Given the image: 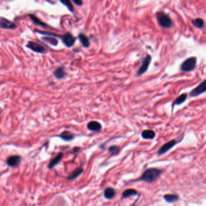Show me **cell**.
Returning a JSON list of instances; mask_svg holds the SVG:
<instances>
[{"label":"cell","mask_w":206,"mask_h":206,"mask_svg":"<svg viewBox=\"0 0 206 206\" xmlns=\"http://www.w3.org/2000/svg\"><path fill=\"white\" fill-rule=\"evenodd\" d=\"M162 173V171L161 169L149 168L143 173L139 180L148 183H152L157 180Z\"/></svg>","instance_id":"6da1fadb"},{"label":"cell","mask_w":206,"mask_h":206,"mask_svg":"<svg viewBox=\"0 0 206 206\" xmlns=\"http://www.w3.org/2000/svg\"><path fill=\"white\" fill-rule=\"evenodd\" d=\"M157 19L158 24L165 28H170L172 26V20L167 15L163 12L157 13Z\"/></svg>","instance_id":"7a4b0ae2"},{"label":"cell","mask_w":206,"mask_h":206,"mask_svg":"<svg viewBox=\"0 0 206 206\" xmlns=\"http://www.w3.org/2000/svg\"><path fill=\"white\" fill-rule=\"evenodd\" d=\"M196 66V58L192 57L188 58L183 62L180 67V70L185 72H189L193 71Z\"/></svg>","instance_id":"3957f363"},{"label":"cell","mask_w":206,"mask_h":206,"mask_svg":"<svg viewBox=\"0 0 206 206\" xmlns=\"http://www.w3.org/2000/svg\"><path fill=\"white\" fill-rule=\"evenodd\" d=\"M205 92H206V80H204L203 82L193 89L190 93V97H194L198 96Z\"/></svg>","instance_id":"277c9868"},{"label":"cell","mask_w":206,"mask_h":206,"mask_svg":"<svg viewBox=\"0 0 206 206\" xmlns=\"http://www.w3.org/2000/svg\"><path fill=\"white\" fill-rule=\"evenodd\" d=\"M176 141L175 140H172L166 143L165 144H164L158 149L157 152V154L158 155H162L165 154L166 152L169 151L170 149H171L175 145H176Z\"/></svg>","instance_id":"5b68a950"},{"label":"cell","mask_w":206,"mask_h":206,"mask_svg":"<svg viewBox=\"0 0 206 206\" xmlns=\"http://www.w3.org/2000/svg\"><path fill=\"white\" fill-rule=\"evenodd\" d=\"M150 61H151V57L149 55H148L146 58H144L141 67H140V68L137 71V76H141L146 72L150 65Z\"/></svg>","instance_id":"8992f818"},{"label":"cell","mask_w":206,"mask_h":206,"mask_svg":"<svg viewBox=\"0 0 206 206\" xmlns=\"http://www.w3.org/2000/svg\"><path fill=\"white\" fill-rule=\"evenodd\" d=\"M21 157L20 155H12L8 157L6 160V163L8 166L11 167H15L19 166L21 162Z\"/></svg>","instance_id":"52a82bcc"},{"label":"cell","mask_w":206,"mask_h":206,"mask_svg":"<svg viewBox=\"0 0 206 206\" xmlns=\"http://www.w3.org/2000/svg\"><path fill=\"white\" fill-rule=\"evenodd\" d=\"M27 47L37 53H44L46 51V49H45V48L42 46L41 45L32 41H30L27 43Z\"/></svg>","instance_id":"ba28073f"},{"label":"cell","mask_w":206,"mask_h":206,"mask_svg":"<svg viewBox=\"0 0 206 206\" xmlns=\"http://www.w3.org/2000/svg\"><path fill=\"white\" fill-rule=\"evenodd\" d=\"M75 38L70 33H66L62 37V41L68 47H72L75 42Z\"/></svg>","instance_id":"9c48e42d"},{"label":"cell","mask_w":206,"mask_h":206,"mask_svg":"<svg viewBox=\"0 0 206 206\" xmlns=\"http://www.w3.org/2000/svg\"><path fill=\"white\" fill-rule=\"evenodd\" d=\"M0 26L1 28L5 29H14L16 27L15 24L8 20L1 17L0 18Z\"/></svg>","instance_id":"30bf717a"},{"label":"cell","mask_w":206,"mask_h":206,"mask_svg":"<svg viewBox=\"0 0 206 206\" xmlns=\"http://www.w3.org/2000/svg\"><path fill=\"white\" fill-rule=\"evenodd\" d=\"M102 124L98 122L91 121L87 124V128L93 132H98L102 129Z\"/></svg>","instance_id":"8fae6325"},{"label":"cell","mask_w":206,"mask_h":206,"mask_svg":"<svg viewBox=\"0 0 206 206\" xmlns=\"http://www.w3.org/2000/svg\"><path fill=\"white\" fill-rule=\"evenodd\" d=\"M56 137L60 138L61 139H62L64 141H69L73 140L75 138L76 136L74 134H72L69 131H64V132H62V133H60V134H59V135L56 136Z\"/></svg>","instance_id":"7c38bea8"},{"label":"cell","mask_w":206,"mask_h":206,"mask_svg":"<svg viewBox=\"0 0 206 206\" xmlns=\"http://www.w3.org/2000/svg\"><path fill=\"white\" fill-rule=\"evenodd\" d=\"M62 157H63V154L62 153V152H60L59 154H58L56 157H55L54 158H53L49 164L48 165V168L49 169H51L53 167H54L55 166H56L57 165H58L62 159Z\"/></svg>","instance_id":"4fadbf2b"},{"label":"cell","mask_w":206,"mask_h":206,"mask_svg":"<svg viewBox=\"0 0 206 206\" xmlns=\"http://www.w3.org/2000/svg\"><path fill=\"white\" fill-rule=\"evenodd\" d=\"M53 75L58 79H62L66 76L67 73L65 72V69L63 67H60L55 70V71L53 72Z\"/></svg>","instance_id":"5bb4252c"},{"label":"cell","mask_w":206,"mask_h":206,"mask_svg":"<svg viewBox=\"0 0 206 206\" xmlns=\"http://www.w3.org/2000/svg\"><path fill=\"white\" fill-rule=\"evenodd\" d=\"M116 193L114 189L112 187H107L104 190L103 195L104 197L107 200H111L115 196Z\"/></svg>","instance_id":"9a60e30c"},{"label":"cell","mask_w":206,"mask_h":206,"mask_svg":"<svg viewBox=\"0 0 206 206\" xmlns=\"http://www.w3.org/2000/svg\"><path fill=\"white\" fill-rule=\"evenodd\" d=\"M83 172H84V169L82 168L78 167V168L76 169L75 171L67 177V179L70 181L74 180H75L76 178H77L79 176L81 175L83 173Z\"/></svg>","instance_id":"2e32d148"},{"label":"cell","mask_w":206,"mask_h":206,"mask_svg":"<svg viewBox=\"0 0 206 206\" xmlns=\"http://www.w3.org/2000/svg\"><path fill=\"white\" fill-rule=\"evenodd\" d=\"M141 137L144 139H154L155 137V133L152 130H145L141 133Z\"/></svg>","instance_id":"e0dca14e"},{"label":"cell","mask_w":206,"mask_h":206,"mask_svg":"<svg viewBox=\"0 0 206 206\" xmlns=\"http://www.w3.org/2000/svg\"><path fill=\"white\" fill-rule=\"evenodd\" d=\"M187 95L188 94L187 93H183V94H181L180 96H179L173 102L172 107H174L175 105H180L183 103L187 99Z\"/></svg>","instance_id":"ac0fdd59"},{"label":"cell","mask_w":206,"mask_h":206,"mask_svg":"<svg viewBox=\"0 0 206 206\" xmlns=\"http://www.w3.org/2000/svg\"><path fill=\"white\" fill-rule=\"evenodd\" d=\"M163 198L166 202L169 203L174 202L180 199L178 195H175V194H166L164 195Z\"/></svg>","instance_id":"d6986e66"},{"label":"cell","mask_w":206,"mask_h":206,"mask_svg":"<svg viewBox=\"0 0 206 206\" xmlns=\"http://www.w3.org/2000/svg\"><path fill=\"white\" fill-rule=\"evenodd\" d=\"M139 194V192L136 190L132 189H129L124 191L122 193V197L123 198H129V197L132 196L138 195Z\"/></svg>","instance_id":"ffe728a7"},{"label":"cell","mask_w":206,"mask_h":206,"mask_svg":"<svg viewBox=\"0 0 206 206\" xmlns=\"http://www.w3.org/2000/svg\"><path fill=\"white\" fill-rule=\"evenodd\" d=\"M79 39L84 47H88L89 46V41L88 37L84 34H80L79 35Z\"/></svg>","instance_id":"44dd1931"},{"label":"cell","mask_w":206,"mask_h":206,"mask_svg":"<svg viewBox=\"0 0 206 206\" xmlns=\"http://www.w3.org/2000/svg\"><path fill=\"white\" fill-rule=\"evenodd\" d=\"M29 16L30 18V19L32 20V21L35 24H37L38 25H40V26H42V27H47V25L45 24L44 22H42L39 19H38V18L35 15H29Z\"/></svg>","instance_id":"7402d4cb"},{"label":"cell","mask_w":206,"mask_h":206,"mask_svg":"<svg viewBox=\"0 0 206 206\" xmlns=\"http://www.w3.org/2000/svg\"><path fill=\"white\" fill-rule=\"evenodd\" d=\"M120 150V147L117 145L111 146L108 148V151L112 155H117L119 153Z\"/></svg>","instance_id":"603a6c76"},{"label":"cell","mask_w":206,"mask_h":206,"mask_svg":"<svg viewBox=\"0 0 206 206\" xmlns=\"http://www.w3.org/2000/svg\"><path fill=\"white\" fill-rule=\"evenodd\" d=\"M42 39L44 41H45L47 43H49L50 45H52V46H57V44L58 43V41L55 38H53L51 37H44V38H42Z\"/></svg>","instance_id":"cb8c5ba5"},{"label":"cell","mask_w":206,"mask_h":206,"mask_svg":"<svg viewBox=\"0 0 206 206\" xmlns=\"http://www.w3.org/2000/svg\"><path fill=\"white\" fill-rule=\"evenodd\" d=\"M192 23L197 28H202L204 25V21L201 18H196L193 20Z\"/></svg>","instance_id":"d4e9b609"},{"label":"cell","mask_w":206,"mask_h":206,"mask_svg":"<svg viewBox=\"0 0 206 206\" xmlns=\"http://www.w3.org/2000/svg\"><path fill=\"white\" fill-rule=\"evenodd\" d=\"M59 1L65 6H67L71 12H73L74 11V7L72 3L70 1V0H59Z\"/></svg>","instance_id":"484cf974"},{"label":"cell","mask_w":206,"mask_h":206,"mask_svg":"<svg viewBox=\"0 0 206 206\" xmlns=\"http://www.w3.org/2000/svg\"><path fill=\"white\" fill-rule=\"evenodd\" d=\"M37 32H38L39 33H41L42 34H44V35H49V36H53V37H58V35H56L55 33H50V32H42V31H37Z\"/></svg>","instance_id":"4316f807"},{"label":"cell","mask_w":206,"mask_h":206,"mask_svg":"<svg viewBox=\"0 0 206 206\" xmlns=\"http://www.w3.org/2000/svg\"><path fill=\"white\" fill-rule=\"evenodd\" d=\"M73 1L76 5H78V6H81L83 4L82 0H73Z\"/></svg>","instance_id":"83f0119b"},{"label":"cell","mask_w":206,"mask_h":206,"mask_svg":"<svg viewBox=\"0 0 206 206\" xmlns=\"http://www.w3.org/2000/svg\"><path fill=\"white\" fill-rule=\"evenodd\" d=\"M80 149V148H77V147H75L73 149V151L75 152H78L79 150Z\"/></svg>","instance_id":"f1b7e54d"}]
</instances>
